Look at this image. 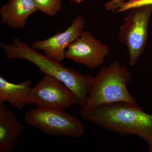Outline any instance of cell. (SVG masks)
<instances>
[{
	"label": "cell",
	"instance_id": "obj_1",
	"mask_svg": "<svg viewBox=\"0 0 152 152\" xmlns=\"http://www.w3.org/2000/svg\"><path fill=\"white\" fill-rule=\"evenodd\" d=\"M82 118L112 133L135 135L146 142L152 152V115L138 104L117 102L95 108L80 109Z\"/></svg>",
	"mask_w": 152,
	"mask_h": 152
},
{
	"label": "cell",
	"instance_id": "obj_2",
	"mask_svg": "<svg viewBox=\"0 0 152 152\" xmlns=\"http://www.w3.org/2000/svg\"><path fill=\"white\" fill-rule=\"evenodd\" d=\"M0 46L6 58H21L33 63L44 75L53 77L69 88L75 96L80 107L84 105L94 77L83 75L64 66L60 62L38 53L18 38H15L12 44L1 42Z\"/></svg>",
	"mask_w": 152,
	"mask_h": 152
},
{
	"label": "cell",
	"instance_id": "obj_3",
	"mask_svg": "<svg viewBox=\"0 0 152 152\" xmlns=\"http://www.w3.org/2000/svg\"><path fill=\"white\" fill-rule=\"evenodd\" d=\"M132 77L128 68L118 61L103 67L94 77L86 101L81 109L95 108L117 102L137 104L128 89Z\"/></svg>",
	"mask_w": 152,
	"mask_h": 152
},
{
	"label": "cell",
	"instance_id": "obj_4",
	"mask_svg": "<svg viewBox=\"0 0 152 152\" xmlns=\"http://www.w3.org/2000/svg\"><path fill=\"white\" fill-rule=\"evenodd\" d=\"M28 125L49 135L78 138L85 127L78 118L64 110L36 107L25 113Z\"/></svg>",
	"mask_w": 152,
	"mask_h": 152
},
{
	"label": "cell",
	"instance_id": "obj_5",
	"mask_svg": "<svg viewBox=\"0 0 152 152\" xmlns=\"http://www.w3.org/2000/svg\"><path fill=\"white\" fill-rule=\"evenodd\" d=\"M128 11L127 15L120 28L118 38L127 49L129 64L134 66L145 48L152 5L134 8Z\"/></svg>",
	"mask_w": 152,
	"mask_h": 152
},
{
	"label": "cell",
	"instance_id": "obj_6",
	"mask_svg": "<svg viewBox=\"0 0 152 152\" xmlns=\"http://www.w3.org/2000/svg\"><path fill=\"white\" fill-rule=\"evenodd\" d=\"M29 104L36 107L65 110L77 101L70 90L52 76L44 75L31 89Z\"/></svg>",
	"mask_w": 152,
	"mask_h": 152
},
{
	"label": "cell",
	"instance_id": "obj_7",
	"mask_svg": "<svg viewBox=\"0 0 152 152\" xmlns=\"http://www.w3.org/2000/svg\"><path fill=\"white\" fill-rule=\"evenodd\" d=\"M110 53L107 45L87 31H83L79 37L68 46L65 58L95 69L103 64Z\"/></svg>",
	"mask_w": 152,
	"mask_h": 152
},
{
	"label": "cell",
	"instance_id": "obj_8",
	"mask_svg": "<svg viewBox=\"0 0 152 152\" xmlns=\"http://www.w3.org/2000/svg\"><path fill=\"white\" fill-rule=\"evenodd\" d=\"M85 26L84 18L79 15L64 31L44 40L33 42L31 47L36 50L43 51L46 56L60 62L65 58L66 48L80 35Z\"/></svg>",
	"mask_w": 152,
	"mask_h": 152
},
{
	"label": "cell",
	"instance_id": "obj_9",
	"mask_svg": "<svg viewBox=\"0 0 152 152\" xmlns=\"http://www.w3.org/2000/svg\"><path fill=\"white\" fill-rule=\"evenodd\" d=\"M24 125L5 103H0V152H10L18 144Z\"/></svg>",
	"mask_w": 152,
	"mask_h": 152
},
{
	"label": "cell",
	"instance_id": "obj_10",
	"mask_svg": "<svg viewBox=\"0 0 152 152\" xmlns=\"http://www.w3.org/2000/svg\"><path fill=\"white\" fill-rule=\"evenodd\" d=\"M37 10L34 0H10L0 10L1 23L14 28H23L29 16Z\"/></svg>",
	"mask_w": 152,
	"mask_h": 152
},
{
	"label": "cell",
	"instance_id": "obj_11",
	"mask_svg": "<svg viewBox=\"0 0 152 152\" xmlns=\"http://www.w3.org/2000/svg\"><path fill=\"white\" fill-rule=\"evenodd\" d=\"M31 80L28 79L20 83L15 84L0 77V103H9L15 108L21 109L29 104Z\"/></svg>",
	"mask_w": 152,
	"mask_h": 152
},
{
	"label": "cell",
	"instance_id": "obj_12",
	"mask_svg": "<svg viewBox=\"0 0 152 152\" xmlns=\"http://www.w3.org/2000/svg\"><path fill=\"white\" fill-rule=\"evenodd\" d=\"M38 10L50 16L56 15L61 8V0H34Z\"/></svg>",
	"mask_w": 152,
	"mask_h": 152
},
{
	"label": "cell",
	"instance_id": "obj_13",
	"mask_svg": "<svg viewBox=\"0 0 152 152\" xmlns=\"http://www.w3.org/2000/svg\"><path fill=\"white\" fill-rule=\"evenodd\" d=\"M151 5L152 0H129L124 4L118 13L128 11L134 8Z\"/></svg>",
	"mask_w": 152,
	"mask_h": 152
},
{
	"label": "cell",
	"instance_id": "obj_14",
	"mask_svg": "<svg viewBox=\"0 0 152 152\" xmlns=\"http://www.w3.org/2000/svg\"><path fill=\"white\" fill-rule=\"evenodd\" d=\"M126 2V0H111L105 4V9L113 12L118 13Z\"/></svg>",
	"mask_w": 152,
	"mask_h": 152
},
{
	"label": "cell",
	"instance_id": "obj_15",
	"mask_svg": "<svg viewBox=\"0 0 152 152\" xmlns=\"http://www.w3.org/2000/svg\"><path fill=\"white\" fill-rule=\"evenodd\" d=\"M71 1L75 2L77 3V4H79V3L82 2L83 1L85 0H71Z\"/></svg>",
	"mask_w": 152,
	"mask_h": 152
}]
</instances>
